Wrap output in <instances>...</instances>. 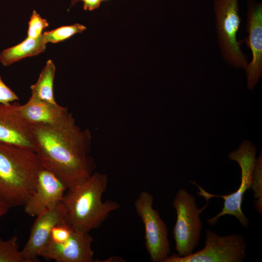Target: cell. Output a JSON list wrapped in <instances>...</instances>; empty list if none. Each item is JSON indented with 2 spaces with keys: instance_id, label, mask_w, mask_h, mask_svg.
I'll return each mask as SVG.
<instances>
[{
  "instance_id": "obj_1",
  "label": "cell",
  "mask_w": 262,
  "mask_h": 262,
  "mask_svg": "<svg viewBox=\"0 0 262 262\" xmlns=\"http://www.w3.org/2000/svg\"><path fill=\"white\" fill-rule=\"evenodd\" d=\"M32 127L35 152L42 166L57 176L67 189L79 185L94 172L91 132L80 127L73 116L61 125Z\"/></svg>"
},
{
  "instance_id": "obj_2",
  "label": "cell",
  "mask_w": 262,
  "mask_h": 262,
  "mask_svg": "<svg viewBox=\"0 0 262 262\" xmlns=\"http://www.w3.org/2000/svg\"><path fill=\"white\" fill-rule=\"evenodd\" d=\"M108 175L94 172L75 188L67 189L61 202L65 222L74 229L88 232L99 228L110 214L118 209V203L102 196L108 183Z\"/></svg>"
},
{
  "instance_id": "obj_3",
  "label": "cell",
  "mask_w": 262,
  "mask_h": 262,
  "mask_svg": "<svg viewBox=\"0 0 262 262\" xmlns=\"http://www.w3.org/2000/svg\"><path fill=\"white\" fill-rule=\"evenodd\" d=\"M43 167L32 150L0 142V198L10 208L24 206Z\"/></svg>"
},
{
  "instance_id": "obj_4",
  "label": "cell",
  "mask_w": 262,
  "mask_h": 262,
  "mask_svg": "<svg viewBox=\"0 0 262 262\" xmlns=\"http://www.w3.org/2000/svg\"><path fill=\"white\" fill-rule=\"evenodd\" d=\"M256 152V147L249 141H245L236 150L229 153V159L236 162L241 170V182L235 192L228 195H213L196 185L200 190L197 194L206 200L213 197H219L224 200L221 211L215 216L207 219V222L210 225H216L219 218L222 216L230 215L235 216L244 228H246L249 226V221L242 211V203L245 192L251 188Z\"/></svg>"
},
{
  "instance_id": "obj_5",
  "label": "cell",
  "mask_w": 262,
  "mask_h": 262,
  "mask_svg": "<svg viewBox=\"0 0 262 262\" xmlns=\"http://www.w3.org/2000/svg\"><path fill=\"white\" fill-rule=\"evenodd\" d=\"M207 205L198 208L194 196L184 188L177 192L172 203L177 214L173 234L179 256L192 254L198 245L202 229L200 215Z\"/></svg>"
},
{
  "instance_id": "obj_6",
  "label": "cell",
  "mask_w": 262,
  "mask_h": 262,
  "mask_svg": "<svg viewBox=\"0 0 262 262\" xmlns=\"http://www.w3.org/2000/svg\"><path fill=\"white\" fill-rule=\"evenodd\" d=\"M213 9L218 42L225 60L236 68H245L247 57L241 50L242 41L237 39L241 22L238 0H214Z\"/></svg>"
},
{
  "instance_id": "obj_7",
  "label": "cell",
  "mask_w": 262,
  "mask_h": 262,
  "mask_svg": "<svg viewBox=\"0 0 262 262\" xmlns=\"http://www.w3.org/2000/svg\"><path fill=\"white\" fill-rule=\"evenodd\" d=\"M246 243L243 235L232 233L220 236L207 229L205 246L201 250L186 257L173 254L165 262H242L246 256Z\"/></svg>"
},
{
  "instance_id": "obj_8",
  "label": "cell",
  "mask_w": 262,
  "mask_h": 262,
  "mask_svg": "<svg viewBox=\"0 0 262 262\" xmlns=\"http://www.w3.org/2000/svg\"><path fill=\"white\" fill-rule=\"evenodd\" d=\"M153 204V196L147 191H142L134 202L136 212L144 226L145 246L150 260L165 262L171 251L168 229Z\"/></svg>"
},
{
  "instance_id": "obj_9",
  "label": "cell",
  "mask_w": 262,
  "mask_h": 262,
  "mask_svg": "<svg viewBox=\"0 0 262 262\" xmlns=\"http://www.w3.org/2000/svg\"><path fill=\"white\" fill-rule=\"evenodd\" d=\"M19 103H0V142L35 152L32 126L21 116Z\"/></svg>"
},
{
  "instance_id": "obj_10",
  "label": "cell",
  "mask_w": 262,
  "mask_h": 262,
  "mask_svg": "<svg viewBox=\"0 0 262 262\" xmlns=\"http://www.w3.org/2000/svg\"><path fill=\"white\" fill-rule=\"evenodd\" d=\"M93 239L89 233L72 228L69 237L62 243L51 241L42 249L40 257L57 262H93Z\"/></svg>"
},
{
  "instance_id": "obj_11",
  "label": "cell",
  "mask_w": 262,
  "mask_h": 262,
  "mask_svg": "<svg viewBox=\"0 0 262 262\" xmlns=\"http://www.w3.org/2000/svg\"><path fill=\"white\" fill-rule=\"evenodd\" d=\"M248 36L245 41L251 50L252 60L245 67L247 85L252 90L262 74V3L246 0Z\"/></svg>"
},
{
  "instance_id": "obj_12",
  "label": "cell",
  "mask_w": 262,
  "mask_h": 262,
  "mask_svg": "<svg viewBox=\"0 0 262 262\" xmlns=\"http://www.w3.org/2000/svg\"><path fill=\"white\" fill-rule=\"evenodd\" d=\"M67 188L52 172L44 168L39 171L34 191L24 204V211L36 216L60 202Z\"/></svg>"
},
{
  "instance_id": "obj_13",
  "label": "cell",
  "mask_w": 262,
  "mask_h": 262,
  "mask_svg": "<svg viewBox=\"0 0 262 262\" xmlns=\"http://www.w3.org/2000/svg\"><path fill=\"white\" fill-rule=\"evenodd\" d=\"M65 222L61 202L36 216L29 238L21 250L24 262H37L42 249L50 240L53 228Z\"/></svg>"
},
{
  "instance_id": "obj_14",
  "label": "cell",
  "mask_w": 262,
  "mask_h": 262,
  "mask_svg": "<svg viewBox=\"0 0 262 262\" xmlns=\"http://www.w3.org/2000/svg\"><path fill=\"white\" fill-rule=\"evenodd\" d=\"M21 116L32 125L57 126L61 125L72 116L67 107L30 98L23 105L19 104Z\"/></svg>"
},
{
  "instance_id": "obj_15",
  "label": "cell",
  "mask_w": 262,
  "mask_h": 262,
  "mask_svg": "<svg viewBox=\"0 0 262 262\" xmlns=\"http://www.w3.org/2000/svg\"><path fill=\"white\" fill-rule=\"evenodd\" d=\"M46 44L43 34L37 38L27 37L20 43L3 50L0 54V61L7 66L24 58L37 55L45 51Z\"/></svg>"
},
{
  "instance_id": "obj_16",
  "label": "cell",
  "mask_w": 262,
  "mask_h": 262,
  "mask_svg": "<svg viewBox=\"0 0 262 262\" xmlns=\"http://www.w3.org/2000/svg\"><path fill=\"white\" fill-rule=\"evenodd\" d=\"M55 71L56 67L54 63L51 60H48L41 72L36 82L31 86V98L57 103L53 93V82Z\"/></svg>"
},
{
  "instance_id": "obj_17",
  "label": "cell",
  "mask_w": 262,
  "mask_h": 262,
  "mask_svg": "<svg viewBox=\"0 0 262 262\" xmlns=\"http://www.w3.org/2000/svg\"><path fill=\"white\" fill-rule=\"evenodd\" d=\"M0 262H24L16 236L0 239Z\"/></svg>"
},
{
  "instance_id": "obj_18",
  "label": "cell",
  "mask_w": 262,
  "mask_h": 262,
  "mask_svg": "<svg viewBox=\"0 0 262 262\" xmlns=\"http://www.w3.org/2000/svg\"><path fill=\"white\" fill-rule=\"evenodd\" d=\"M86 27L79 23L64 26L54 30L44 32L42 34L47 43H56L69 38L77 33H80L85 30Z\"/></svg>"
},
{
  "instance_id": "obj_19",
  "label": "cell",
  "mask_w": 262,
  "mask_h": 262,
  "mask_svg": "<svg viewBox=\"0 0 262 262\" xmlns=\"http://www.w3.org/2000/svg\"><path fill=\"white\" fill-rule=\"evenodd\" d=\"M251 187L254 193L255 207L261 215L262 214V152L256 159L253 172Z\"/></svg>"
},
{
  "instance_id": "obj_20",
  "label": "cell",
  "mask_w": 262,
  "mask_h": 262,
  "mask_svg": "<svg viewBox=\"0 0 262 262\" xmlns=\"http://www.w3.org/2000/svg\"><path fill=\"white\" fill-rule=\"evenodd\" d=\"M49 25L47 20L43 18L33 10L29 22L27 38H37L42 34L43 29Z\"/></svg>"
},
{
  "instance_id": "obj_21",
  "label": "cell",
  "mask_w": 262,
  "mask_h": 262,
  "mask_svg": "<svg viewBox=\"0 0 262 262\" xmlns=\"http://www.w3.org/2000/svg\"><path fill=\"white\" fill-rule=\"evenodd\" d=\"M72 228L66 222L55 226L51 232L50 241L55 243H62L70 236Z\"/></svg>"
},
{
  "instance_id": "obj_22",
  "label": "cell",
  "mask_w": 262,
  "mask_h": 262,
  "mask_svg": "<svg viewBox=\"0 0 262 262\" xmlns=\"http://www.w3.org/2000/svg\"><path fill=\"white\" fill-rule=\"evenodd\" d=\"M18 99L16 93L4 83L0 76V103L8 104Z\"/></svg>"
},
{
  "instance_id": "obj_23",
  "label": "cell",
  "mask_w": 262,
  "mask_h": 262,
  "mask_svg": "<svg viewBox=\"0 0 262 262\" xmlns=\"http://www.w3.org/2000/svg\"><path fill=\"white\" fill-rule=\"evenodd\" d=\"M83 2V8L84 10L90 11L98 9L100 5V0H81Z\"/></svg>"
},
{
  "instance_id": "obj_24",
  "label": "cell",
  "mask_w": 262,
  "mask_h": 262,
  "mask_svg": "<svg viewBox=\"0 0 262 262\" xmlns=\"http://www.w3.org/2000/svg\"><path fill=\"white\" fill-rule=\"evenodd\" d=\"M10 208L6 205L0 198V221L2 217L5 215Z\"/></svg>"
},
{
  "instance_id": "obj_25",
  "label": "cell",
  "mask_w": 262,
  "mask_h": 262,
  "mask_svg": "<svg viewBox=\"0 0 262 262\" xmlns=\"http://www.w3.org/2000/svg\"><path fill=\"white\" fill-rule=\"evenodd\" d=\"M103 262H123L125 260L119 256H112L108 259L103 261Z\"/></svg>"
},
{
  "instance_id": "obj_26",
  "label": "cell",
  "mask_w": 262,
  "mask_h": 262,
  "mask_svg": "<svg viewBox=\"0 0 262 262\" xmlns=\"http://www.w3.org/2000/svg\"><path fill=\"white\" fill-rule=\"evenodd\" d=\"M79 1H81V0H71V4L69 9L74 6Z\"/></svg>"
},
{
  "instance_id": "obj_27",
  "label": "cell",
  "mask_w": 262,
  "mask_h": 262,
  "mask_svg": "<svg viewBox=\"0 0 262 262\" xmlns=\"http://www.w3.org/2000/svg\"><path fill=\"white\" fill-rule=\"evenodd\" d=\"M101 1V2L103 1H106V0H100Z\"/></svg>"
}]
</instances>
